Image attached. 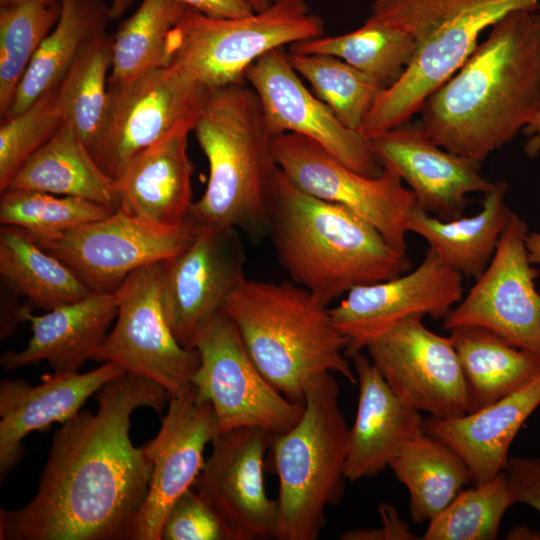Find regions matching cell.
I'll use <instances>...</instances> for the list:
<instances>
[{"label":"cell","mask_w":540,"mask_h":540,"mask_svg":"<svg viewBox=\"0 0 540 540\" xmlns=\"http://www.w3.org/2000/svg\"><path fill=\"white\" fill-rule=\"evenodd\" d=\"M245 248L235 228L198 227L190 245L162 262V306L167 323L185 348L222 310L244 280Z\"/></svg>","instance_id":"obj_17"},{"label":"cell","mask_w":540,"mask_h":540,"mask_svg":"<svg viewBox=\"0 0 540 540\" xmlns=\"http://www.w3.org/2000/svg\"><path fill=\"white\" fill-rule=\"evenodd\" d=\"M210 90L173 66L152 69L116 86L89 147L105 174L121 177L141 152L180 129L193 130Z\"/></svg>","instance_id":"obj_9"},{"label":"cell","mask_w":540,"mask_h":540,"mask_svg":"<svg viewBox=\"0 0 540 540\" xmlns=\"http://www.w3.org/2000/svg\"><path fill=\"white\" fill-rule=\"evenodd\" d=\"M28 1L30 0H0V7L14 6V5L22 4ZM46 1L51 2L50 0H46Z\"/></svg>","instance_id":"obj_51"},{"label":"cell","mask_w":540,"mask_h":540,"mask_svg":"<svg viewBox=\"0 0 540 540\" xmlns=\"http://www.w3.org/2000/svg\"><path fill=\"white\" fill-rule=\"evenodd\" d=\"M218 433L211 403L200 400L193 385L170 397L158 434L144 446L153 469L129 540H161L169 509L194 486L205 461V448Z\"/></svg>","instance_id":"obj_20"},{"label":"cell","mask_w":540,"mask_h":540,"mask_svg":"<svg viewBox=\"0 0 540 540\" xmlns=\"http://www.w3.org/2000/svg\"><path fill=\"white\" fill-rule=\"evenodd\" d=\"M7 188L80 197L119 208L116 181L98 166L68 123L23 164Z\"/></svg>","instance_id":"obj_28"},{"label":"cell","mask_w":540,"mask_h":540,"mask_svg":"<svg viewBox=\"0 0 540 540\" xmlns=\"http://www.w3.org/2000/svg\"><path fill=\"white\" fill-rule=\"evenodd\" d=\"M416 44L404 31L367 18L358 29L338 35L319 36L293 43L290 53L335 56L377 80L385 88L404 73Z\"/></svg>","instance_id":"obj_33"},{"label":"cell","mask_w":540,"mask_h":540,"mask_svg":"<svg viewBox=\"0 0 540 540\" xmlns=\"http://www.w3.org/2000/svg\"><path fill=\"white\" fill-rule=\"evenodd\" d=\"M423 317H407L370 340L368 357L411 408L438 419L462 416L468 389L452 340L429 330Z\"/></svg>","instance_id":"obj_14"},{"label":"cell","mask_w":540,"mask_h":540,"mask_svg":"<svg viewBox=\"0 0 540 540\" xmlns=\"http://www.w3.org/2000/svg\"><path fill=\"white\" fill-rule=\"evenodd\" d=\"M273 435L259 427L218 433L194 483L233 540L277 539L278 506L264 485V456Z\"/></svg>","instance_id":"obj_18"},{"label":"cell","mask_w":540,"mask_h":540,"mask_svg":"<svg viewBox=\"0 0 540 540\" xmlns=\"http://www.w3.org/2000/svg\"><path fill=\"white\" fill-rule=\"evenodd\" d=\"M449 331L467 384L468 412L505 397L540 372V355L489 329L463 325Z\"/></svg>","instance_id":"obj_30"},{"label":"cell","mask_w":540,"mask_h":540,"mask_svg":"<svg viewBox=\"0 0 540 540\" xmlns=\"http://www.w3.org/2000/svg\"><path fill=\"white\" fill-rule=\"evenodd\" d=\"M116 210L80 197L7 188L1 192L0 223L22 228L32 236H49L103 219Z\"/></svg>","instance_id":"obj_39"},{"label":"cell","mask_w":540,"mask_h":540,"mask_svg":"<svg viewBox=\"0 0 540 540\" xmlns=\"http://www.w3.org/2000/svg\"><path fill=\"white\" fill-rule=\"evenodd\" d=\"M382 525L373 529H353L341 535L342 540H414L407 523L399 516L394 506L381 503L378 507Z\"/></svg>","instance_id":"obj_43"},{"label":"cell","mask_w":540,"mask_h":540,"mask_svg":"<svg viewBox=\"0 0 540 540\" xmlns=\"http://www.w3.org/2000/svg\"><path fill=\"white\" fill-rule=\"evenodd\" d=\"M117 313L116 292H93L43 315H33L29 309L25 314L32 329L28 345L21 351L4 352L0 364L12 371L45 360L55 374L78 372L105 340Z\"/></svg>","instance_id":"obj_25"},{"label":"cell","mask_w":540,"mask_h":540,"mask_svg":"<svg viewBox=\"0 0 540 540\" xmlns=\"http://www.w3.org/2000/svg\"><path fill=\"white\" fill-rule=\"evenodd\" d=\"M158 383L125 372L97 393L95 414L79 411L55 432L34 497L1 510V540H129L146 500L153 463L135 447L133 412L160 413Z\"/></svg>","instance_id":"obj_1"},{"label":"cell","mask_w":540,"mask_h":540,"mask_svg":"<svg viewBox=\"0 0 540 540\" xmlns=\"http://www.w3.org/2000/svg\"><path fill=\"white\" fill-rule=\"evenodd\" d=\"M244 81L257 94L273 136L301 135L362 175L376 177L381 173L383 168L370 140L345 127L322 100L309 92L282 47L252 63L244 73Z\"/></svg>","instance_id":"obj_19"},{"label":"cell","mask_w":540,"mask_h":540,"mask_svg":"<svg viewBox=\"0 0 540 540\" xmlns=\"http://www.w3.org/2000/svg\"><path fill=\"white\" fill-rule=\"evenodd\" d=\"M505 473L516 504L529 505L540 513V458L510 456Z\"/></svg>","instance_id":"obj_42"},{"label":"cell","mask_w":540,"mask_h":540,"mask_svg":"<svg viewBox=\"0 0 540 540\" xmlns=\"http://www.w3.org/2000/svg\"><path fill=\"white\" fill-rule=\"evenodd\" d=\"M187 7L215 18H233L255 12L248 0H177Z\"/></svg>","instance_id":"obj_44"},{"label":"cell","mask_w":540,"mask_h":540,"mask_svg":"<svg viewBox=\"0 0 540 540\" xmlns=\"http://www.w3.org/2000/svg\"><path fill=\"white\" fill-rule=\"evenodd\" d=\"M4 293L1 294V314H0V338L10 336L14 333L21 322L25 321V314L30 309L27 304L21 305L19 296L2 284Z\"/></svg>","instance_id":"obj_45"},{"label":"cell","mask_w":540,"mask_h":540,"mask_svg":"<svg viewBox=\"0 0 540 540\" xmlns=\"http://www.w3.org/2000/svg\"><path fill=\"white\" fill-rule=\"evenodd\" d=\"M528 132L533 137L534 144L540 148V114L536 117L534 122L528 127Z\"/></svg>","instance_id":"obj_49"},{"label":"cell","mask_w":540,"mask_h":540,"mask_svg":"<svg viewBox=\"0 0 540 540\" xmlns=\"http://www.w3.org/2000/svg\"><path fill=\"white\" fill-rule=\"evenodd\" d=\"M245 83L210 90L194 125L209 177L186 220L259 237L267 233V199L278 165L259 98Z\"/></svg>","instance_id":"obj_5"},{"label":"cell","mask_w":540,"mask_h":540,"mask_svg":"<svg viewBox=\"0 0 540 540\" xmlns=\"http://www.w3.org/2000/svg\"><path fill=\"white\" fill-rule=\"evenodd\" d=\"M539 8L540 0H374L368 18L407 33L416 51L381 92L360 133L370 140L408 122L466 61L483 31L515 10Z\"/></svg>","instance_id":"obj_6"},{"label":"cell","mask_w":540,"mask_h":540,"mask_svg":"<svg viewBox=\"0 0 540 540\" xmlns=\"http://www.w3.org/2000/svg\"><path fill=\"white\" fill-rule=\"evenodd\" d=\"M389 467L409 492L410 514L416 523L429 522L473 482L463 459L425 431L409 440Z\"/></svg>","instance_id":"obj_32"},{"label":"cell","mask_w":540,"mask_h":540,"mask_svg":"<svg viewBox=\"0 0 540 540\" xmlns=\"http://www.w3.org/2000/svg\"><path fill=\"white\" fill-rule=\"evenodd\" d=\"M525 246L531 264L540 265V232H528Z\"/></svg>","instance_id":"obj_46"},{"label":"cell","mask_w":540,"mask_h":540,"mask_svg":"<svg viewBox=\"0 0 540 540\" xmlns=\"http://www.w3.org/2000/svg\"><path fill=\"white\" fill-rule=\"evenodd\" d=\"M126 371L104 362L86 373L44 375L31 386L24 380L0 382V478L20 462L24 437L43 431L54 422L64 423L76 415L86 400Z\"/></svg>","instance_id":"obj_22"},{"label":"cell","mask_w":540,"mask_h":540,"mask_svg":"<svg viewBox=\"0 0 540 540\" xmlns=\"http://www.w3.org/2000/svg\"><path fill=\"white\" fill-rule=\"evenodd\" d=\"M2 284L45 311L79 301L93 293L60 259L43 249L24 229L0 228Z\"/></svg>","instance_id":"obj_31"},{"label":"cell","mask_w":540,"mask_h":540,"mask_svg":"<svg viewBox=\"0 0 540 540\" xmlns=\"http://www.w3.org/2000/svg\"><path fill=\"white\" fill-rule=\"evenodd\" d=\"M272 147L278 167L297 187L347 208L407 253L408 218L417 202L394 172L383 168L376 177L362 175L295 133L274 135Z\"/></svg>","instance_id":"obj_13"},{"label":"cell","mask_w":540,"mask_h":540,"mask_svg":"<svg viewBox=\"0 0 540 540\" xmlns=\"http://www.w3.org/2000/svg\"><path fill=\"white\" fill-rule=\"evenodd\" d=\"M162 262L129 274L116 290V324L92 359L150 379L171 396L188 389L201 357L173 335L162 306Z\"/></svg>","instance_id":"obj_11"},{"label":"cell","mask_w":540,"mask_h":540,"mask_svg":"<svg viewBox=\"0 0 540 540\" xmlns=\"http://www.w3.org/2000/svg\"><path fill=\"white\" fill-rule=\"evenodd\" d=\"M60 12L61 0H30L0 7L1 118L7 115L22 77Z\"/></svg>","instance_id":"obj_37"},{"label":"cell","mask_w":540,"mask_h":540,"mask_svg":"<svg viewBox=\"0 0 540 540\" xmlns=\"http://www.w3.org/2000/svg\"><path fill=\"white\" fill-rule=\"evenodd\" d=\"M113 36L107 31L79 53L58 85V100L65 123L89 147L104 119L108 101Z\"/></svg>","instance_id":"obj_35"},{"label":"cell","mask_w":540,"mask_h":540,"mask_svg":"<svg viewBox=\"0 0 540 540\" xmlns=\"http://www.w3.org/2000/svg\"><path fill=\"white\" fill-rule=\"evenodd\" d=\"M527 223L512 212L496 250L466 296L444 317L443 326H480L517 348L540 355L539 272L529 261Z\"/></svg>","instance_id":"obj_15"},{"label":"cell","mask_w":540,"mask_h":540,"mask_svg":"<svg viewBox=\"0 0 540 540\" xmlns=\"http://www.w3.org/2000/svg\"><path fill=\"white\" fill-rule=\"evenodd\" d=\"M198 227L156 225L117 209L107 217L49 236H31L94 293H114L133 271L186 249Z\"/></svg>","instance_id":"obj_12"},{"label":"cell","mask_w":540,"mask_h":540,"mask_svg":"<svg viewBox=\"0 0 540 540\" xmlns=\"http://www.w3.org/2000/svg\"><path fill=\"white\" fill-rule=\"evenodd\" d=\"M351 359L359 397L349 429L345 475L357 481L389 467L402 447L424 432V420L393 392L368 356L360 351Z\"/></svg>","instance_id":"obj_23"},{"label":"cell","mask_w":540,"mask_h":540,"mask_svg":"<svg viewBox=\"0 0 540 540\" xmlns=\"http://www.w3.org/2000/svg\"><path fill=\"white\" fill-rule=\"evenodd\" d=\"M65 123L58 86L47 91L24 111L2 118L0 125V192L23 164L46 144Z\"/></svg>","instance_id":"obj_40"},{"label":"cell","mask_w":540,"mask_h":540,"mask_svg":"<svg viewBox=\"0 0 540 540\" xmlns=\"http://www.w3.org/2000/svg\"><path fill=\"white\" fill-rule=\"evenodd\" d=\"M132 2L133 0H111L109 6L112 20L121 18Z\"/></svg>","instance_id":"obj_47"},{"label":"cell","mask_w":540,"mask_h":540,"mask_svg":"<svg viewBox=\"0 0 540 540\" xmlns=\"http://www.w3.org/2000/svg\"><path fill=\"white\" fill-rule=\"evenodd\" d=\"M322 34V20L304 0H271L262 11L233 18L187 7L168 38L169 66L213 90L245 82L246 69L265 53Z\"/></svg>","instance_id":"obj_8"},{"label":"cell","mask_w":540,"mask_h":540,"mask_svg":"<svg viewBox=\"0 0 540 540\" xmlns=\"http://www.w3.org/2000/svg\"><path fill=\"white\" fill-rule=\"evenodd\" d=\"M255 12L264 10L269 6L271 0H248Z\"/></svg>","instance_id":"obj_50"},{"label":"cell","mask_w":540,"mask_h":540,"mask_svg":"<svg viewBox=\"0 0 540 540\" xmlns=\"http://www.w3.org/2000/svg\"><path fill=\"white\" fill-rule=\"evenodd\" d=\"M189 129H180L138 154L116 181L119 208L160 226L186 222L192 201Z\"/></svg>","instance_id":"obj_26"},{"label":"cell","mask_w":540,"mask_h":540,"mask_svg":"<svg viewBox=\"0 0 540 540\" xmlns=\"http://www.w3.org/2000/svg\"><path fill=\"white\" fill-rule=\"evenodd\" d=\"M222 310L257 368L289 400L304 406L307 382L323 373L357 383L345 355L348 340L333 326L328 306L294 282L245 278Z\"/></svg>","instance_id":"obj_4"},{"label":"cell","mask_w":540,"mask_h":540,"mask_svg":"<svg viewBox=\"0 0 540 540\" xmlns=\"http://www.w3.org/2000/svg\"><path fill=\"white\" fill-rule=\"evenodd\" d=\"M516 504L507 475L462 489L453 501L429 521L424 540H494L501 520Z\"/></svg>","instance_id":"obj_38"},{"label":"cell","mask_w":540,"mask_h":540,"mask_svg":"<svg viewBox=\"0 0 540 540\" xmlns=\"http://www.w3.org/2000/svg\"><path fill=\"white\" fill-rule=\"evenodd\" d=\"M370 142L382 168L399 176L417 205L441 220L461 217L468 195H484L494 184L483 176L481 162L441 148L420 122H406Z\"/></svg>","instance_id":"obj_21"},{"label":"cell","mask_w":540,"mask_h":540,"mask_svg":"<svg viewBox=\"0 0 540 540\" xmlns=\"http://www.w3.org/2000/svg\"><path fill=\"white\" fill-rule=\"evenodd\" d=\"M508 184L494 182L475 215L441 220L418 205L408 218V232L422 237L447 265L477 279L492 259L512 211L505 202Z\"/></svg>","instance_id":"obj_27"},{"label":"cell","mask_w":540,"mask_h":540,"mask_svg":"<svg viewBox=\"0 0 540 540\" xmlns=\"http://www.w3.org/2000/svg\"><path fill=\"white\" fill-rule=\"evenodd\" d=\"M462 276L428 249L414 270L348 291L329 308L333 326L348 340L346 357L362 351L370 340L407 317L444 319L464 296Z\"/></svg>","instance_id":"obj_16"},{"label":"cell","mask_w":540,"mask_h":540,"mask_svg":"<svg viewBox=\"0 0 540 540\" xmlns=\"http://www.w3.org/2000/svg\"><path fill=\"white\" fill-rule=\"evenodd\" d=\"M110 20L104 0H61L59 19L33 56L5 117L24 111L57 87L81 50L107 31Z\"/></svg>","instance_id":"obj_29"},{"label":"cell","mask_w":540,"mask_h":540,"mask_svg":"<svg viewBox=\"0 0 540 540\" xmlns=\"http://www.w3.org/2000/svg\"><path fill=\"white\" fill-rule=\"evenodd\" d=\"M266 231L292 282L328 306L351 289L410 270L407 253L347 208L297 187L278 167L267 199Z\"/></svg>","instance_id":"obj_3"},{"label":"cell","mask_w":540,"mask_h":540,"mask_svg":"<svg viewBox=\"0 0 540 540\" xmlns=\"http://www.w3.org/2000/svg\"><path fill=\"white\" fill-rule=\"evenodd\" d=\"M507 539H540V534L526 527H516L509 531Z\"/></svg>","instance_id":"obj_48"},{"label":"cell","mask_w":540,"mask_h":540,"mask_svg":"<svg viewBox=\"0 0 540 540\" xmlns=\"http://www.w3.org/2000/svg\"><path fill=\"white\" fill-rule=\"evenodd\" d=\"M420 123L441 148L478 162L540 114V13L515 10L424 101Z\"/></svg>","instance_id":"obj_2"},{"label":"cell","mask_w":540,"mask_h":540,"mask_svg":"<svg viewBox=\"0 0 540 540\" xmlns=\"http://www.w3.org/2000/svg\"><path fill=\"white\" fill-rule=\"evenodd\" d=\"M540 405V372L505 397L462 416L424 421V431L454 450L470 469L475 485L505 471L510 446Z\"/></svg>","instance_id":"obj_24"},{"label":"cell","mask_w":540,"mask_h":540,"mask_svg":"<svg viewBox=\"0 0 540 540\" xmlns=\"http://www.w3.org/2000/svg\"><path fill=\"white\" fill-rule=\"evenodd\" d=\"M50 1L53 2V1H57V0H50Z\"/></svg>","instance_id":"obj_52"},{"label":"cell","mask_w":540,"mask_h":540,"mask_svg":"<svg viewBox=\"0 0 540 540\" xmlns=\"http://www.w3.org/2000/svg\"><path fill=\"white\" fill-rule=\"evenodd\" d=\"M339 396L333 373L313 377L305 387L300 421L273 437L278 540L318 539L326 508L338 505L344 495L349 428Z\"/></svg>","instance_id":"obj_7"},{"label":"cell","mask_w":540,"mask_h":540,"mask_svg":"<svg viewBox=\"0 0 540 540\" xmlns=\"http://www.w3.org/2000/svg\"><path fill=\"white\" fill-rule=\"evenodd\" d=\"M192 347L201 362L191 383L198 398L211 403L219 433L259 427L275 436L300 421L304 406L286 398L265 378L223 310L200 328Z\"/></svg>","instance_id":"obj_10"},{"label":"cell","mask_w":540,"mask_h":540,"mask_svg":"<svg viewBox=\"0 0 540 540\" xmlns=\"http://www.w3.org/2000/svg\"><path fill=\"white\" fill-rule=\"evenodd\" d=\"M161 540H233L231 533L208 502L192 488L169 509Z\"/></svg>","instance_id":"obj_41"},{"label":"cell","mask_w":540,"mask_h":540,"mask_svg":"<svg viewBox=\"0 0 540 540\" xmlns=\"http://www.w3.org/2000/svg\"><path fill=\"white\" fill-rule=\"evenodd\" d=\"M288 59L338 120L345 127L360 132L385 86L335 56L288 53Z\"/></svg>","instance_id":"obj_36"},{"label":"cell","mask_w":540,"mask_h":540,"mask_svg":"<svg viewBox=\"0 0 540 540\" xmlns=\"http://www.w3.org/2000/svg\"><path fill=\"white\" fill-rule=\"evenodd\" d=\"M187 6L177 0H142L113 36L108 86L169 66L168 38Z\"/></svg>","instance_id":"obj_34"}]
</instances>
